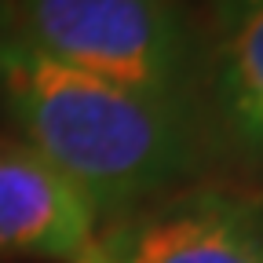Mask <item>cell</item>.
<instances>
[{
    "instance_id": "1",
    "label": "cell",
    "mask_w": 263,
    "mask_h": 263,
    "mask_svg": "<svg viewBox=\"0 0 263 263\" xmlns=\"http://www.w3.org/2000/svg\"><path fill=\"white\" fill-rule=\"evenodd\" d=\"M0 110L22 143L88 194L99 223L197 183L205 168V114L128 91L44 55L4 11Z\"/></svg>"
},
{
    "instance_id": "2",
    "label": "cell",
    "mask_w": 263,
    "mask_h": 263,
    "mask_svg": "<svg viewBox=\"0 0 263 263\" xmlns=\"http://www.w3.org/2000/svg\"><path fill=\"white\" fill-rule=\"evenodd\" d=\"M44 55L172 106L205 114V62L179 0H0Z\"/></svg>"
},
{
    "instance_id": "3",
    "label": "cell",
    "mask_w": 263,
    "mask_h": 263,
    "mask_svg": "<svg viewBox=\"0 0 263 263\" xmlns=\"http://www.w3.org/2000/svg\"><path fill=\"white\" fill-rule=\"evenodd\" d=\"M77 263H263V201L234 186L186 183L99 223Z\"/></svg>"
},
{
    "instance_id": "4",
    "label": "cell",
    "mask_w": 263,
    "mask_h": 263,
    "mask_svg": "<svg viewBox=\"0 0 263 263\" xmlns=\"http://www.w3.org/2000/svg\"><path fill=\"white\" fill-rule=\"evenodd\" d=\"M99 230L88 194L18 136H0V259L77 263Z\"/></svg>"
},
{
    "instance_id": "5",
    "label": "cell",
    "mask_w": 263,
    "mask_h": 263,
    "mask_svg": "<svg viewBox=\"0 0 263 263\" xmlns=\"http://www.w3.org/2000/svg\"><path fill=\"white\" fill-rule=\"evenodd\" d=\"M205 114L249 164L263 168V0H219L205 62Z\"/></svg>"
}]
</instances>
